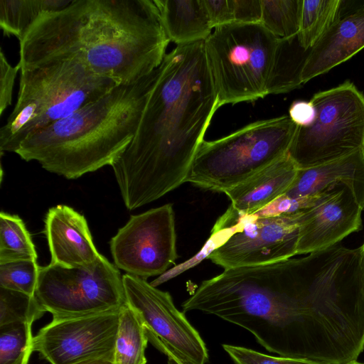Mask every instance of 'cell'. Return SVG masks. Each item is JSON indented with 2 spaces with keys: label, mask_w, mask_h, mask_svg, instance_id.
Returning <instances> with one entry per match:
<instances>
[{
  "label": "cell",
  "mask_w": 364,
  "mask_h": 364,
  "mask_svg": "<svg viewBox=\"0 0 364 364\" xmlns=\"http://www.w3.org/2000/svg\"><path fill=\"white\" fill-rule=\"evenodd\" d=\"M181 307L243 328L270 353L319 364L332 358L350 314L343 279L321 251L224 269L203 281Z\"/></svg>",
  "instance_id": "6da1fadb"
},
{
  "label": "cell",
  "mask_w": 364,
  "mask_h": 364,
  "mask_svg": "<svg viewBox=\"0 0 364 364\" xmlns=\"http://www.w3.org/2000/svg\"><path fill=\"white\" fill-rule=\"evenodd\" d=\"M220 107L204 41L177 46L166 53L138 129L111 166L128 210L186 183Z\"/></svg>",
  "instance_id": "7a4b0ae2"
},
{
  "label": "cell",
  "mask_w": 364,
  "mask_h": 364,
  "mask_svg": "<svg viewBox=\"0 0 364 364\" xmlns=\"http://www.w3.org/2000/svg\"><path fill=\"white\" fill-rule=\"evenodd\" d=\"M168 43L154 0H72L30 28L18 64L74 62L119 85L158 68Z\"/></svg>",
  "instance_id": "3957f363"
},
{
  "label": "cell",
  "mask_w": 364,
  "mask_h": 364,
  "mask_svg": "<svg viewBox=\"0 0 364 364\" xmlns=\"http://www.w3.org/2000/svg\"><path fill=\"white\" fill-rule=\"evenodd\" d=\"M160 73L161 65L138 80L116 85L28 137L16 154L68 179L112 166L133 139Z\"/></svg>",
  "instance_id": "277c9868"
},
{
  "label": "cell",
  "mask_w": 364,
  "mask_h": 364,
  "mask_svg": "<svg viewBox=\"0 0 364 364\" xmlns=\"http://www.w3.org/2000/svg\"><path fill=\"white\" fill-rule=\"evenodd\" d=\"M74 62L20 70L16 102L0 129V151L14 152L36 132L95 102L117 85Z\"/></svg>",
  "instance_id": "5b68a950"
},
{
  "label": "cell",
  "mask_w": 364,
  "mask_h": 364,
  "mask_svg": "<svg viewBox=\"0 0 364 364\" xmlns=\"http://www.w3.org/2000/svg\"><path fill=\"white\" fill-rule=\"evenodd\" d=\"M297 125L289 115L256 121L199 146L186 182L225 193L286 156Z\"/></svg>",
  "instance_id": "8992f818"
},
{
  "label": "cell",
  "mask_w": 364,
  "mask_h": 364,
  "mask_svg": "<svg viewBox=\"0 0 364 364\" xmlns=\"http://www.w3.org/2000/svg\"><path fill=\"white\" fill-rule=\"evenodd\" d=\"M278 38L261 23H232L214 28L204 41L220 106L264 98Z\"/></svg>",
  "instance_id": "52a82bcc"
},
{
  "label": "cell",
  "mask_w": 364,
  "mask_h": 364,
  "mask_svg": "<svg viewBox=\"0 0 364 364\" xmlns=\"http://www.w3.org/2000/svg\"><path fill=\"white\" fill-rule=\"evenodd\" d=\"M314 122L297 127L288 154L299 169L364 150V95L350 81L315 93Z\"/></svg>",
  "instance_id": "ba28073f"
},
{
  "label": "cell",
  "mask_w": 364,
  "mask_h": 364,
  "mask_svg": "<svg viewBox=\"0 0 364 364\" xmlns=\"http://www.w3.org/2000/svg\"><path fill=\"white\" fill-rule=\"evenodd\" d=\"M35 297L53 318L117 311L127 304L122 276L101 254L83 266L39 267Z\"/></svg>",
  "instance_id": "9c48e42d"
},
{
  "label": "cell",
  "mask_w": 364,
  "mask_h": 364,
  "mask_svg": "<svg viewBox=\"0 0 364 364\" xmlns=\"http://www.w3.org/2000/svg\"><path fill=\"white\" fill-rule=\"evenodd\" d=\"M300 211L273 217L245 215L230 205L214 227H236L226 241L208 258L224 269L265 264L296 255Z\"/></svg>",
  "instance_id": "30bf717a"
},
{
  "label": "cell",
  "mask_w": 364,
  "mask_h": 364,
  "mask_svg": "<svg viewBox=\"0 0 364 364\" xmlns=\"http://www.w3.org/2000/svg\"><path fill=\"white\" fill-rule=\"evenodd\" d=\"M122 281L127 304L139 318L152 345L183 364L208 362V350L203 339L176 308L168 292L129 274H124Z\"/></svg>",
  "instance_id": "8fae6325"
},
{
  "label": "cell",
  "mask_w": 364,
  "mask_h": 364,
  "mask_svg": "<svg viewBox=\"0 0 364 364\" xmlns=\"http://www.w3.org/2000/svg\"><path fill=\"white\" fill-rule=\"evenodd\" d=\"M114 265L146 279L161 275L178 258L173 205L132 215L110 240Z\"/></svg>",
  "instance_id": "7c38bea8"
},
{
  "label": "cell",
  "mask_w": 364,
  "mask_h": 364,
  "mask_svg": "<svg viewBox=\"0 0 364 364\" xmlns=\"http://www.w3.org/2000/svg\"><path fill=\"white\" fill-rule=\"evenodd\" d=\"M119 311L53 318L33 336V352H38L50 364H75L102 358L112 359Z\"/></svg>",
  "instance_id": "4fadbf2b"
},
{
  "label": "cell",
  "mask_w": 364,
  "mask_h": 364,
  "mask_svg": "<svg viewBox=\"0 0 364 364\" xmlns=\"http://www.w3.org/2000/svg\"><path fill=\"white\" fill-rule=\"evenodd\" d=\"M363 208L351 189L337 183L311 198L300 210L296 255L309 254L336 245L361 228Z\"/></svg>",
  "instance_id": "5bb4252c"
},
{
  "label": "cell",
  "mask_w": 364,
  "mask_h": 364,
  "mask_svg": "<svg viewBox=\"0 0 364 364\" xmlns=\"http://www.w3.org/2000/svg\"><path fill=\"white\" fill-rule=\"evenodd\" d=\"M44 223L50 263L80 267L92 263L100 257L85 218L73 208L66 205L50 208Z\"/></svg>",
  "instance_id": "9a60e30c"
},
{
  "label": "cell",
  "mask_w": 364,
  "mask_h": 364,
  "mask_svg": "<svg viewBox=\"0 0 364 364\" xmlns=\"http://www.w3.org/2000/svg\"><path fill=\"white\" fill-rule=\"evenodd\" d=\"M364 48V6L339 17L307 52L299 82L304 84L346 62Z\"/></svg>",
  "instance_id": "2e32d148"
},
{
  "label": "cell",
  "mask_w": 364,
  "mask_h": 364,
  "mask_svg": "<svg viewBox=\"0 0 364 364\" xmlns=\"http://www.w3.org/2000/svg\"><path fill=\"white\" fill-rule=\"evenodd\" d=\"M337 183H344L364 210V150L337 160L298 169L291 185L282 195L294 200L308 199Z\"/></svg>",
  "instance_id": "e0dca14e"
},
{
  "label": "cell",
  "mask_w": 364,
  "mask_h": 364,
  "mask_svg": "<svg viewBox=\"0 0 364 364\" xmlns=\"http://www.w3.org/2000/svg\"><path fill=\"white\" fill-rule=\"evenodd\" d=\"M298 169L287 154L224 193L233 209L245 215H253L287 191Z\"/></svg>",
  "instance_id": "ac0fdd59"
},
{
  "label": "cell",
  "mask_w": 364,
  "mask_h": 364,
  "mask_svg": "<svg viewBox=\"0 0 364 364\" xmlns=\"http://www.w3.org/2000/svg\"><path fill=\"white\" fill-rule=\"evenodd\" d=\"M168 40L177 46L205 41L212 29L203 0H154Z\"/></svg>",
  "instance_id": "d6986e66"
},
{
  "label": "cell",
  "mask_w": 364,
  "mask_h": 364,
  "mask_svg": "<svg viewBox=\"0 0 364 364\" xmlns=\"http://www.w3.org/2000/svg\"><path fill=\"white\" fill-rule=\"evenodd\" d=\"M72 0H0V26L4 35L21 41L43 15L58 11Z\"/></svg>",
  "instance_id": "ffe728a7"
},
{
  "label": "cell",
  "mask_w": 364,
  "mask_h": 364,
  "mask_svg": "<svg viewBox=\"0 0 364 364\" xmlns=\"http://www.w3.org/2000/svg\"><path fill=\"white\" fill-rule=\"evenodd\" d=\"M149 342L145 327L127 305L119 311V326L113 353L114 364H146Z\"/></svg>",
  "instance_id": "44dd1931"
},
{
  "label": "cell",
  "mask_w": 364,
  "mask_h": 364,
  "mask_svg": "<svg viewBox=\"0 0 364 364\" xmlns=\"http://www.w3.org/2000/svg\"><path fill=\"white\" fill-rule=\"evenodd\" d=\"M341 0H302L299 31L301 48L308 52L340 17Z\"/></svg>",
  "instance_id": "7402d4cb"
},
{
  "label": "cell",
  "mask_w": 364,
  "mask_h": 364,
  "mask_svg": "<svg viewBox=\"0 0 364 364\" xmlns=\"http://www.w3.org/2000/svg\"><path fill=\"white\" fill-rule=\"evenodd\" d=\"M37 260L35 245L23 220L16 215L0 213V263Z\"/></svg>",
  "instance_id": "603a6c76"
},
{
  "label": "cell",
  "mask_w": 364,
  "mask_h": 364,
  "mask_svg": "<svg viewBox=\"0 0 364 364\" xmlns=\"http://www.w3.org/2000/svg\"><path fill=\"white\" fill-rule=\"evenodd\" d=\"M302 0H262L261 24L279 39L296 37Z\"/></svg>",
  "instance_id": "cb8c5ba5"
},
{
  "label": "cell",
  "mask_w": 364,
  "mask_h": 364,
  "mask_svg": "<svg viewBox=\"0 0 364 364\" xmlns=\"http://www.w3.org/2000/svg\"><path fill=\"white\" fill-rule=\"evenodd\" d=\"M32 323L0 326V364H28L33 352Z\"/></svg>",
  "instance_id": "d4e9b609"
},
{
  "label": "cell",
  "mask_w": 364,
  "mask_h": 364,
  "mask_svg": "<svg viewBox=\"0 0 364 364\" xmlns=\"http://www.w3.org/2000/svg\"><path fill=\"white\" fill-rule=\"evenodd\" d=\"M45 312L35 296L0 287V326L16 322L33 324Z\"/></svg>",
  "instance_id": "484cf974"
},
{
  "label": "cell",
  "mask_w": 364,
  "mask_h": 364,
  "mask_svg": "<svg viewBox=\"0 0 364 364\" xmlns=\"http://www.w3.org/2000/svg\"><path fill=\"white\" fill-rule=\"evenodd\" d=\"M38 274L37 260L0 263V287L35 296Z\"/></svg>",
  "instance_id": "4316f807"
},
{
  "label": "cell",
  "mask_w": 364,
  "mask_h": 364,
  "mask_svg": "<svg viewBox=\"0 0 364 364\" xmlns=\"http://www.w3.org/2000/svg\"><path fill=\"white\" fill-rule=\"evenodd\" d=\"M222 346L235 364H319L304 359L269 355L231 344H223Z\"/></svg>",
  "instance_id": "83f0119b"
},
{
  "label": "cell",
  "mask_w": 364,
  "mask_h": 364,
  "mask_svg": "<svg viewBox=\"0 0 364 364\" xmlns=\"http://www.w3.org/2000/svg\"><path fill=\"white\" fill-rule=\"evenodd\" d=\"M21 66L11 65L7 60L4 52H0V115L3 114L11 104L13 89L17 73Z\"/></svg>",
  "instance_id": "f1b7e54d"
},
{
  "label": "cell",
  "mask_w": 364,
  "mask_h": 364,
  "mask_svg": "<svg viewBox=\"0 0 364 364\" xmlns=\"http://www.w3.org/2000/svg\"><path fill=\"white\" fill-rule=\"evenodd\" d=\"M233 23L257 24L261 23L262 0H231Z\"/></svg>",
  "instance_id": "f546056e"
},
{
  "label": "cell",
  "mask_w": 364,
  "mask_h": 364,
  "mask_svg": "<svg viewBox=\"0 0 364 364\" xmlns=\"http://www.w3.org/2000/svg\"><path fill=\"white\" fill-rule=\"evenodd\" d=\"M203 1L213 28L233 23L231 0Z\"/></svg>",
  "instance_id": "4dcf8cb0"
},
{
  "label": "cell",
  "mask_w": 364,
  "mask_h": 364,
  "mask_svg": "<svg viewBox=\"0 0 364 364\" xmlns=\"http://www.w3.org/2000/svg\"><path fill=\"white\" fill-rule=\"evenodd\" d=\"M289 117L298 127H307L314 120L316 109L311 101H294L289 109Z\"/></svg>",
  "instance_id": "1f68e13d"
},
{
  "label": "cell",
  "mask_w": 364,
  "mask_h": 364,
  "mask_svg": "<svg viewBox=\"0 0 364 364\" xmlns=\"http://www.w3.org/2000/svg\"><path fill=\"white\" fill-rule=\"evenodd\" d=\"M75 364H114V363L112 358H102L87 360L79 363H76Z\"/></svg>",
  "instance_id": "d6a6232c"
},
{
  "label": "cell",
  "mask_w": 364,
  "mask_h": 364,
  "mask_svg": "<svg viewBox=\"0 0 364 364\" xmlns=\"http://www.w3.org/2000/svg\"><path fill=\"white\" fill-rule=\"evenodd\" d=\"M360 264H361L363 277V279H364V242L360 247Z\"/></svg>",
  "instance_id": "836d02e7"
},
{
  "label": "cell",
  "mask_w": 364,
  "mask_h": 364,
  "mask_svg": "<svg viewBox=\"0 0 364 364\" xmlns=\"http://www.w3.org/2000/svg\"><path fill=\"white\" fill-rule=\"evenodd\" d=\"M168 364H183L174 356L168 355Z\"/></svg>",
  "instance_id": "e575fe53"
},
{
  "label": "cell",
  "mask_w": 364,
  "mask_h": 364,
  "mask_svg": "<svg viewBox=\"0 0 364 364\" xmlns=\"http://www.w3.org/2000/svg\"><path fill=\"white\" fill-rule=\"evenodd\" d=\"M348 364H364V363H358V362H357L356 360H355V361H353V362H351V363H348Z\"/></svg>",
  "instance_id": "d590c367"
}]
</instances>
